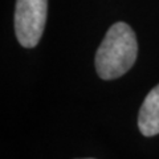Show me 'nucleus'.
<instances>
[{"label": "nucleus", "instance_id": "nucleus-1", "mask_svg": "<svg viewBox=\"0 0 159 159\" xmlns=\"http://www.w3.org/2000/svg\"><path fill=\"white\" fill-rule=\"evenodd\" d=\"M138 43L126 23H116L107 29L96 53V70L102 80H116L131 69L137 60Z\"/></svg>", "mask_w": 159, "mask_h": 159}, {"label": "nucleus", "instance_id": "nucleus-2", "mask_svg": "<svg viewBox=\"0 0 159 159\" xmlns=\"http://www.w3.org/2000/svg\"><path fill=\"white\" fill-rule=\"evenodd\" d=\"M48 15V0H16L15 33L20 45L34 48L43 36Z\"/></svg>", "mask_w": 159, "mask_h": 159}, {"label": "nucleus", "instance_id": "nucleus-3", "mask_svg": "<svg viewBox=\"0 0 159 159\" xmlns=\"http://www.w3.org/2000/svg\"><path fill=\"white\" fill-rule=\"evenodd\" d=\"M138 127L145 137L159 134V84L148 92L142 103L138 116Z\"/></svg>", "mask_w": 159, "mask_h": 159}, {"label": "nucleus", "instance_id": "nucleus-4", "mask_svg": "<svg viewBox=\"0 0 159 159\" xmlns=\"http://www.w3.org/2000/svg\"><path fill=\"white\" fill-rule=\"evenodd\" d=\"M85 159H93V158H85Z\"/></svg>", "mask_w": 159, "mask_h": 159}]
</instances>
